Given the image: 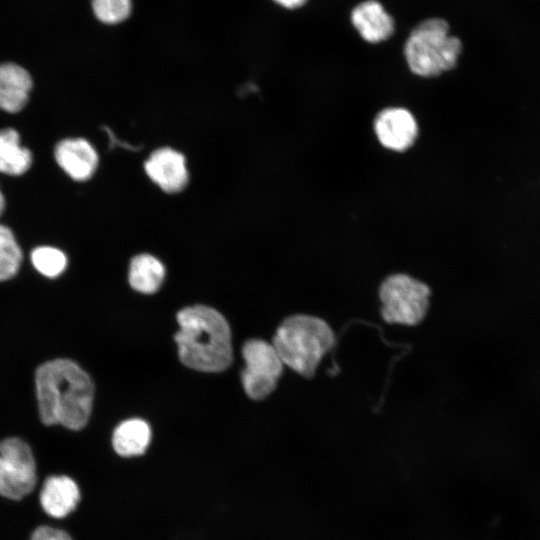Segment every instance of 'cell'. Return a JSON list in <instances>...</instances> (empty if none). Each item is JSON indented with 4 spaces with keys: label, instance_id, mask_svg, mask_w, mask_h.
<instances>
[{
    "label": "cell",
    "instance_id": "cell-11",
    "mask_svg": "<svg viewBox=\"0 0 540 540\" xmlns=\"http://www.w3.org/2000/svg\"><path fill=\"white\" fill-rule=\"evenodd\" d=\"M351 22L360 36L369 43L387 40L394 32V20L376 0L359 3L351 12Z\"/></svg>",
    "mask_w": 540,
    "mask_h": 540
},
{
    "label": "cell",
    "instance_id": "cell-8",
    "mask_svg": "<svg viewBox=\"0 0 540 540\" xmlns=\"http://www.w3.org/2000/svg\"><path fill=\"white\" fill-rule=\"evenodd\" d=\"M374 131L382 146L402 152L414 144L418 125L413 114L407 109L390 107L377 114Z\"/></svg>",
    "mask_w": 540,
    "mask_h": 540
},
{
    "label": "cell",
    "instance_id": "cell-4",
    "mask_svg": "<svg viewBox=\"0 0 540 540\" xmlns=\"http://www.w3.org/2000/svg\"><path fill=\"white\" fill-rule=\"evenodd\" d=\"M461 52L460 39L450 35L449 25L440 18L419 23L404 46L409 69L421 77H434L453 69Z\"/></svg>",
    "mask_w": 540,
    "mask_h": 540
},
{
    "label": "cell",
    "instance_id": "cell-21",
    "mask_svg": "<svg viewBox=\"0 0 540 540\" xmlns=\"http://www.w3.org/2000/svg\"><path fill=\"white\" fill-rule=\"evenodd\" d=\"M273 1L287 9H296L303 6L307 0H273Z\"/></svg>",
    "mask_w": 540,
    "mask_h": 540
},
{
    "label": "cell",
    "instance_id": "cell-18",
    "mask_svg": "<svg viewBox=\"0 0 540 540\" xmlns=\"http://www.w3.org/2000/svg\"><path fill=\"white\" fill-rule=\"evenodd\" d=\"M31 261L35 269L50 278L59 276L66 268V255L59 249L40 246L31 252Z\"/></svg>",
    "mask_w": 540,
    "mask_h": 540
},
{
    "label": "cell",
    "instance_id": "cell-17",
    "mask_svg": "<svg viewBox=\"0 0 540 540\" xmlns=\"http://www.w3.org/2000/svg\"><path fill=\"white\" fill-rule=\"evenodd\" d=\"M22 262V251L9 227L0 224V281L12 278Z\"/></svg>",
    "mask_w": 540,
    "mask_h": 540
},
{
    "label": "cell",
    "instance_id": "cell-7",
    "mask_svg": "<svg viewBox=\"0 0 540 540\" xmlns=\"http://www.w3.org/2000/svg\"><path fill=\"white\" fill-rule=\"evenodd\" d=\"M245 368L241 379L246 394L262 400L276 388L283 363L271 343L260 339L247 341L242 349Z\"/></svg>",
    "mask_w": 540,
    "mask_h": 540
},
{
    "label": "cell",
    "instance_id": "cell-10",
    "mask_svg": "<svg viewBox=\"0 0 540 540\" xmlns=\"http://www.w3.org/2000/svg\"><path fill=\"white\" fill-rule=\"evenodd\" d=\"M54 156L59 167L73 180L86 181L95 173L98 154L83 138H67L57 143Z\"/></svg>",
    "mask_w": 540,
    "mask_h": 540
},
{
    "label": "cell",
    "instance_id": "cell-12",
    "mask_svg": "<svg viewBox=\"0 0 540 540\" xmlns=\"http://www.w3.org/2000/svg\"><path fill=\"white\" fill-rule=\"evenodd\" d=\"M79 501L80 490L72 478L54 475L44 481L40 503L48 515L63 518L76 508Z\"/></svg>",
    "mask_w": 540,
    "mask_h": 540
},
{
    "label": "cell",
    "instance_id": "cell-19",
    "mask_svg": "<svg viewBox=\"0 0 540 540\" xmlns=\"http://www.w3.org/2000/svg\"><path fill=\"white\" fill-rule=\"evenodd\" d=\"M131 7V0H92L94 14L107 24H116L127 19Z\"/></svg>",
    "mask_w": 540,
    "mask_h": 540
},
{
    "label": "cell",
    "instance_id": "cell-14",
    "mask_svg": "<svg viewBox=\"0 0 540 540\" xmlns=\"http://www.w3.org/2000/svg\"><path fill=\"white\" fill-rule=\"evenodd\" d=\"M150 442V426L145 420L139 418L124 420L115 428L112 435L115 452L125 458L144 454Z\"/></svg>",
    "mask_w": 540,
    "mask_h": 540
},
{
    "label": "cell",
    "instance_id": "cell-16",
    "mask_svg": "<svg viewBox=\"0 0 540 540\" xmlns=\"http://www.w3.org/2000/svg\"><path fill=\"white\" fill-rule=\"evenodd\" d=\"M165 268L162 262L150 254L135 256L129 266V283L131 287L144 294L156 292L164 279Z\"/></svg>",
    "mask_w": 540,
    "mask_h": 540
},
{
    "label": "cell",
    "instance_id": "cell-2",
    "mask_svg": "<svg viewBox=\"0 0 540 540\" xmlns=\"http://www.w3.org/2000/svg\"><path fill=\"white\" fill-rule=\"evenodd\" d=\"M180 329L175 334L181 362L194 370L220 372L232 361L231 332L217 310L196 305L177 314Z\"/></svg>",
    "mask_w": 540,
    "mask_h": 540
},
{
    "label": "cell",
    "instance_id": "cell-6",
    "mask_svg": "<svg viewBox=\"0 0 540 540\" xmlns=\"http://www.w3.org/2000/svg\"><path fill=\"white\" fill-rule=\"evenodd\" d=\"M37 481L35 459L29 445L17 437L0 442V495L20 500Z\"/></svg>",
    "mask_w": 540,
    "mask_h": 540
},
{
    "label": "cell",
    "instance_id": "cell-22",
    "mask_svg": "<svg viewBox=\"0 0 540 540\" xmlns=\"http://www.w3.org/2000/svg\"><path fill=\"white\" fill-rule=\"evenodd\" d=\"M5 208V198L4 195L0 189V216L2 215Z\"/></svg>",
    "mask_w": 540,
    "mask_h": 540
},
{
    "label": "cell",
    "instance_id": "cell-13",
    "mask_svg": "<svg viewBox=\"0 0 540 540\" xmlns=\"http://www.w3.org/2000/svg\"><path fill=\"white\" fill-rule=\"evenodd\" d=\"M32 88L30 74L14 63L0 64V110L17 113L26 105Z\"/></svg>",
    "mask_w": 540,
    "mask_h": 540
},
{
    "label": "cell",
    "instance_id": "cell-1",
    "mask_svg": "<svg viewBox=\"0 0 540 540\" xmlns=\"http://www.w3.org/2000/svg\"><path fill=\"white\" fill-rule=\"evenodd\" d=\"M41 421L80 430L87 424L93 405L94 385L74 361L58 358L45 362L35 374Z\"/></svg>",
    "mask_w": 540,
    "mask_h": 540
},
{
    "label": "cell",
    "instance_id": "cell-15",
    "mask_svg": "<svg viewBox=\"0 0 540 540\" xmlns=\"http://www.w3.org/2000/svg\"><path fill=\"white\" fill-rule=\"evenodd\" d=\"M32 164V153L21 146L19 133L12 128L0 130V172L10 176L24 174Z\"/></svg>",
    "mask_w": 540,
    "mask_h": 540
},
{
    "label": "cell",
    "instance_id": "cell-5",
    "mask_svg": "<svg viewBox=\"0 0 540 540\" xmlns=\"http://www.w3.org/2000/svg\"><path fill=\"white\" fill-rule=\"evenodd\" d=\"M378 294L381 316L390 324L418 325L429 310V286L408 274L397 273L386 277Z\"/></svg>",
    "mask_w": 540,
    "mask_h": 540
},
{
    "label": "cell",
    "instance_id": "cell-20",
    "mask_svg": "<svg viewBox=\"0 0 540 540\" xmlns=\"http://www.w3.org/2000/svg\"><path fill=\"white\" fill-rule=\"evenodd\" d=\"M30 540H73L70 535L60 529L52 528L49 526H39L37 527L32 535Z\"/></svg>",
    "mask_w": 540,
    "mask_h": 540
},
{
    "label": "cell",
    "instance_id": "cell-9",
    "mask_svg": "<svg viewBox=\"0 0 540 540\" xmlns=\"http://www.w3.org/2000/svg\"><path fill=\"white\" fill-rule=\"evenodd\" d=\"M148 177L163 191L177 193L188 182L185 157L170 147L155 150L144 164Z\"/></svg>",
    "mask_w": 540,
    "mask_h": 540
},
{
    "label": "cell",
    "instance_id": "cell-3",
    "mask_svg": "<svg viewBox=\"0 0 540 540\" xmlns=\"http://www.w3.org/2000/svg\"><path fill=\"white\" fill-rule=\"evenodd\" d=\"M335 334L322 318L296 314L277 328L272 345L283 365L303 377L315 374L320 362L334 347Z\"/></svg>",
    "mask_w": 540,
    "mask_h": 540
}]
</instances>
